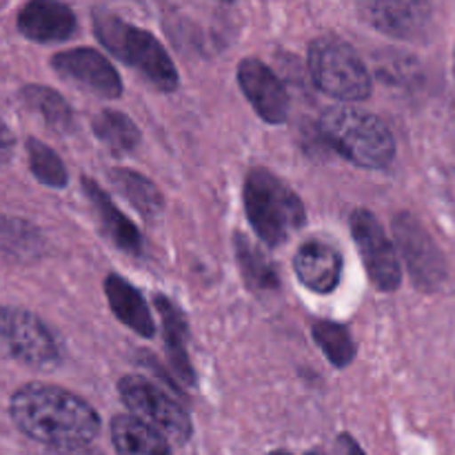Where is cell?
Masks as SVG:
<instances>
[{"label":"cell","mask_w":455,"mask_h":455,"mask_svg":"<svg viewBox=\"0 0 455 455\" xmlns=\"http://www.w3.org/2000/svg\"><path fill=\"white\" fill-rule=\"evenodd\" d=\"M9 413L22 434L58 449L84 447L100 431L96 411L84 400L43 382L20 387L13 394Z\"/></svg>","instance_id":"1"},{"label":"cell","mask_w":455,"mask_h":455,"mask_svg":"<svg viewBox=\"0 0 455 455\" xmlns=\"http://www.w3.org/2000/svg\"><path fill=\"white\" fill-rule=\"evenodd\" d=\"M320 132L349 163L364 169L389 167L395 140L378 116L355 107H331L320 118Z\"/></svg>","instance_id":"2"},{"label":"cell","mask_w":455,"mask_h":455,"mask_svg":"<svg viewBox=\"0 0 455 455\" xmlns=\"http://www.w3.org/2000/svg\"><path fill=\"white\" fill-rule=\"evenodd\" d=\"M244 207L256 234L267 244L287 243L305 222V207L287 182L269 169H251L244 180Z\"/></svg>","instance_id":"3"},{"label":"cell","mask_w":455,"mask_h":455,"mask_svg":"<svg viewBox=\"0 0 455 455\" xmlns=\"http://www.w3.org/2000/svg\"><path fill=\"white\" fill-rule=\"evenodd\" d=\"M93 29L98 40L111 53L140 71L160 92H173L178 87V71L163 44L149 31L133 27L109 12H96Z\"/></svg>","instance_id":"4"},{"label":"cell","mask_w":455,"mask_h":455,"mask_svg":"<svg viewBox=\"0 0 455 455\" xmlns=\"http://www.w3.org/2000/svg\"><path fill=\"white\" fill-rule=\"evenodd\" d=\"M309 71L315 87L327 96L345 102H358L371 93V78L351 44L336 36H324L311 43Z\"/></svg>","instance_id":"5"},{"label":"cell","mask_w":455,"mask_h":455,"mask_svg":"<svg viewBox=\"0 0 455 455\" xmlns=\"http://www.w3.org/2000/svg\"><path fill=\"white\" fill-rule=\"evenodd\" d=\"M123 403L133 418L158 431L164 440L185 444L191 438V420L185 409L160 387L142 376H124L118 382Z\"/></svg>","instance_id":"6"},{"label":"cell","mask_w":455,"mask_h":455,"mask_svg":"<svg viewBox=\"0 0 455 455\" xmlns=\"http://www.w3.org/2000/svg\"><path fill=\"white\" fill-rule=\"evenodd\" d=\"M0 349L29 367H52L58 360L52 331L34 314L16 307H0Z\"/></svg>","instance_id":"7"},{"label":"cell","mask_w":455,"mask_h":455,"mask_svg":"<svg viewBox=\"0 0 455 455\" xmlns=\"http://www.w3.org/2000/svg\"><path fill=\"white\" fill-rule=\"evenodd\" d=\"M349 225L371 283L380 291H395L400 287V280H403V271H400L395 247L387 238V231L382 229L376 216L371 212H364V209L351 213Z\"/></svg>","instance_id":"8"},{"label":"cell","mask_w":455,"mask_h":455,"mask_svg":"<svg viewBox=\"0 0 455 455\" xmlns=\"http://www.w3.org/2000/svg\"><path fill=\"white\" fill-rule=\"evenodd\" d=\"M394 235L418 287H438L444 278V260L425 227L411 213H400L394 220Z\"/></svg>","instance_id":"9"},{"label":"cell","mask_w":455,"mask_h":455,"mask_svg":"<svg viewBox=\"0 0 455 455\" xmlns=\"http://www.w3.org/2000/svg\"><path fill=\"white\" fill-rule=\"evenodd\" d=\"M52 65L62 78L80 84L96 96L109 98V100L123 96V80H120L118 71L102 53L93 52V49L60 52L53 56Z\"/></svg>","instance_id":"10"},{"label":"cell","mask_w":455,"mask_h":455,"mask_svg":"<svg viewBox=\"0 0 455 455\" xmlns=\"http://www.w3.org/2000/svg\"><path fill=\"white\" fill-rule=\"evenodd\" d=\"M238 83L260 118L271 124L284 123L289 114L287 89L265 62L256 60V58L240 62Z\"/></svg>","instance_id":"11"},{"label":"cell","mask_w":455,"mask_h":455,"mask_svg":"<svg viewBox=\"0 0 455 455\" xmlns=\"http://www.w3.org/2000/svg\"><path fill=\"white\" fill-rule=\"evenodd\" d=\"M18 29L36 43H58L67 40L76 31V16L67 4L36 0L20 9Z\"/></svg>","instance_id":"12"},{"label":"cell","mask_w":455,"mask_h":455,"mask_svg":"<svg viewBox=\"0 0 455 455\" xmlns=\"http://www.w3.org/2000/svg\"><path fill=\"white\" fill-rule=\"evenodd\" d=\"M296 274L307 289L329 293L338 287L342 275V258L336 247L323 240H309L296 253Z\"/></svg>","instance_id":"13"},{"label":"cell","mask_w":455,"mask_h":455,"mask_svg":"<svg viewBox=\"0 0 455 455\" xmlns=\"http://www.w3.org/2000/svg\"><path fill=\"white\" fill-rule=\"evenodd\" d=\"M364 18L376 29L395 38H416L425 31L429 22V7L422 3H394V0H380V3H364Z\"/></svg>","instance_id":"14"},{"label":"cell","mask_w":455,"mask_h":455,"mask_svg":"<svg viewBox=\"0 0 455 455\" xmlns=\"http://www.w3.org/2000/svg\"><path fill=\"white\" fill-rule=\"evenodd\" d=\"M105 293L107 300H109L111 311H114V315L124 324V327L140 333L142 338L154 336V315H151L145 298L138 293V289L133 287V284H129L127 280L120 278V275H109V278L105 280Z\"/></svg>","instance_id":"15"},{"label":"cell","mask_w":455,"mask_h":455,"mask_svg":"<svg viewBox=\"0 0 455 455\" xmlns=\"http://www.w3.org/2000/svg\"><path fill=\"white\" fill-rule=\"evenodd\" d=\"M83 189L87 191L89 203H92L93 212L98 213V220H100L102 229L109 235L111 243H114L116 247L123 249V251L140 253V234H138V229L133 227V222L116 209V204L111 203L109 196H107L105 191H100V187H98L92 178H83Z\"/></svg>","instance_id":"16"},{"label":"cell","mask_w":455,"mask_h":455,"mask_svg":"<svg viewBox=\"0 0 455 455\" xmlns=\"http://www.w3.org/2000/svg\"><path fill=\"white\" fill-rule=\"evenodd\" d=\"M111 443L118 455H172L167 440L133 416L111 420Z\"/></svg>","instance_id":"17"},{"label":"cell","mask_w":455,"mask_h":455,"mask_svg":"<svg viewBox=\"0 0 455 455\" xmlns=\"http://www.w3.org/2000/svg\"><path fill=\"white\" fill-rule=\"evenodd\" d=\"M109 176L116 189L145 218H154L163 212V196H160L158 187L149 178L132 172V169H111Z\"/></svg>","instance_id":"18"},{"label":"cell","mask_w":455,"mask_h":455,"mask_svg":"<svg viewBox=\"0 0 455 455\" xmlns=\"http://www.w3.org/2000/svg\"><path fill=\"white\" fill-rule=\"evenodd\" d=\"M93 133L105 147H109L114 154H127L140 140L136 124L120 111H100L93 118Z\"/></svg>","instance_id":"19"},{"label":"cell","mask_w":455,"mask_h":455,"mask_svg":"<svg viewBox=\"0 0 455 455\" xmlns=\"http://www.w3.org/2000/svg\"><path fill=\"white\" fill-rule=\"evenodd\" d=\"M22 98L29 105V109L38 111L47 124H52L56 132H65L71 127L74 118H71V109L56 92L47 87H25Z\"/></svg>","instance_id":"20"},{"label":"cell","mask_w":455,"mask_h":455,"mask_svg":"<svg viewBox=\"0 0 455 455\" xmlns=\"http://www.w3.org/2000/svg\"><path fill=\"white\" fill-rule=\"evenodd\" d=\"M314 338L320 345V349L327 354V358L331 360L336 367H347V364H351V360L355 358L354 338H351L349 331H347L345 327H340V324L320 320V323L314 324Z\"/></svg>","instance_id":"21"},{"label":"cell","mask_w":455,"mask_h":455,"mask_svg":"<svg viewBox=\"0 0 455 455\" xmlns=\"http://www.w3.org/2000/svg\"><path fill=\"white\" fill-rule=\"evenodd\" d=\"M238 260L243 267V275L249 280L251 287L258 289H275L278 287V275L269 258L260 251L247 238H238Z\"/></svg>","instance_id":"22"},{"label":"cell","mask_w":455,"mask_h":455,"mask_svg":"<svg viewBox=\"0 0 455 455\" xmlns=\"http://www.w3.org/2000/svg\"><path fill=\"white\" fill-rule=\"evenodd\" d=\"M27 154H29V167L34 176L47 187H65L67 185V169L62 160L53 149L43 145L40 140L27 142Z\"/></svg>","instance_id":"23"},{"label":"cell","mask_w":455,"mask_h":455,"mask_svg":"<svg viewBox=\"0 0 455 455\" xmlns=\"http://www.w3.org/2000/svg\"><path fill=\"white\" fill-rule=\"evenodd\" d=\"M158 311L160 318H163L164 324V338H167L169 354H172L173 363L182 367V376L189 373V367H187V355H185V342H187V324L182 320L180 311L173 307V302L164 300V298H158Z\"/></svg>","instance_id":"24"},{"label":"cell","mask_w":455,"mask_h":455,"mask_svg":"<svg viewBox=\"0 0 455 455\" xmlns=\"http://www.w3.org/2000/svg\"><path fill=\"white\" fill-rule=\"evenodd\" d=\"M340 447H342V455H364L363 449L358 447V443H355L354 438H349V435H342Z\"/></svg>","instance_id":"25"},{"label":"cell","mask_w":455,"mask_h":455,"mask_svg":"<svg viewBox=\"0 0 455 455\" xmlns=\"http://www.w3.org/2000/svg\"><path fill=\"white\" fill-rule=\"evenodd\" d=\"M271 455H289V453H284V451H275V453H271Z\"/></svg>","instance_id":"26"},{"label":"cell","mask_w":455,"mask_h":455,"mask_svg":"<svg viewBox=\"0 0 455 455\" xmlns=\"http://www.w3.org/2000/svg\"><path fill=\"white\" fill-rule=\"evenodd\" d=\"M309 455H323V453H315V451H311Z\"/></svg>","instance_id":"27"},{"label":"cell","mask_w":455,"mask_h":455,"mask_svg":"<svg viewBox=\"0 0 455 455\" xmlns=\"http://www.w3.org/2000/svg\"><path fill=\"white\" fill-rule=\"evenodd\" d=\"M453 69H455V65H453Z\"/></svg>","instance_id":"28"}]
</instances>
